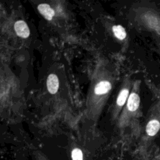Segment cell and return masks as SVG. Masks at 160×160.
I'll return each instance as SVG.
<instances>
[{
	"instance_id": "obj_1",
	"label": "cell",
	"mask_w": 160,
	"mask_h": 160,
	"mask_svg": "<svg viewBox=\"0 0 160 160\" xmlns=\"http://www.w3.org/2000/svg\"><path fill=\"white\" fill-rule=\"evenodd\" d=\"M14 29L17 34L22 38H26L29 35V29L24 21H18L14 24Z\"/></svg>"
},
{
	"instance_id": "obj_2",
	"label": "cell",
	"mask_w": 160,
	"mask_h": 160,
	"mask_svg": "<svg viewBox=\"0 0 160 160\" xmlns=\"http://www.w3.org/2000/svg\"><path fill=\"white\" fill-rule=\"evenodd\" d=\"M47 88L49 92L51 94H55L59 88V80L56 75L51 74L49 75L47 79Z\"/></svg>"
},
{
	"instance_id": "obj_3",
	"label": "cell",
	"mask_w": 160,
	"mask_h": 160,
	"mask_svg": "<svg viewBox=\"0 0 160 160\" xmlns=\"http://www.w3.org/2000/svg\"><path fill=\"white\" fill-rule=\"evenodd\" d=\"M140 98L138 94L132 92L128 98L127 106L130 111H135L138 109L139 106Z\"/></svg>"
},
{
	"instance_id": "obj_4",
	"label": "cell",
	"mask_w": 160,
	"mask_h": 160,
	"mask_svg": "<svg viewBox=\"0 0 160 160\" xmlns=\"http://www.w3.org/2000/svg\"><path fill=\"white\" fill-rule=\"evenodd\" d=\"M160 129V122L157 119H152L148 122L146 125V131L148 135L154 136Z\"/></svg>"
},
{
	"instance_id": "obj_5",
	"label": "cell",
	"mask_w": 160,
	"mask_h": 160,
	"mask_svg": "<svg viewBox=\"0 0 160 160\" xmlns=\"http://www.w3.org/2000/svg\"><path fill=\"white\" fill-rule=\"evenodd\" d=\"M38 9L39 12L48 20H51L54 15V11L51 7L47 4H41Z\"/></svg>"
},
{
	"instance_id": "obj_6",
	"label": "cell",
	"mask_w": 160,
	"mask_h": 160,
	"mask_svg": "<svg viewBox=\"0 0 160 160\" xmlns=\"http://www.w3.org/2000/svg\"><path fill=\"white\" fill-rule=\"evenodd\" d=\"M111 88V83L108 81H101L99 82L94 89L96 94H102L107 93Z\"/></svg>"
},
{
	"instance_id": "obj_7",
	"label": "cell",
	"mask_w": 160,
	"mask_h": 160,
	"mask_svg": "<svg viewBox=\"0 0 160 160\" xmlns=\"http://www.w3.org/2000/svg\"><path fill=\"white\" fill-rule=\"evenodd\" d=\"M112 31L115 36L120 40H122L126 37V31L124 28L121 25L114 26L112 27Z\"/></svg>"
},
{
	"instance_id": "obj_8",
	"label": "cell",
	"mask_w": 160,
	"mask_h": 160,
	"mask_svg": "<svg viewBox=\"0 0 160 160\" xmlns=\"http://www.w3.org/2000/svg\"><path fill=\"white\" fill-rule=\"evenodd\" d=\"M128 95H129V90L128 89H122L120 92V93H119V96L117 98V101L116 102H117L118 105L121 106L124 105L126 101L127 100Z\"/></svg>"
},
{
	"instance_id": "obj_9",
	"label": "cell",
	"mask_w": 160,
	"mask_h": 160,
	"mask_svg": "<svg viewBox=\"0 0 160 160\" xmlns=\"http://www.w3.org/2000/svg\"><path fill=\"white\" fill-rule=\"evenodd\" d=\"M71 158L72 160H83L82 151L79 148H74L71 152Z\"/></svg>"
}]
</instances>
